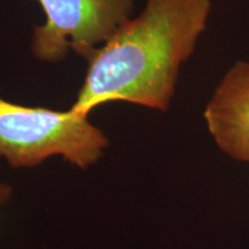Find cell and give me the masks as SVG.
Returning <instances> with one entry per match:
<instances>
[{"instance_id": "1", "label": "cell", "mask_w": 249, "mask_h": 249, "mask_svg": "<svg viewBox=\"0 0 249 249\" xmlns=\"http://www.w3.org/2000/svg\"><path fill=\"white\" fill-rule=\"evenodd\" d=\"M211 0H147L95 51L71 108L83 114L124 102L169 110L182 65L207 29Z\"/></svg>"}, {"instance_id": "2", "label": "cell", "mask_w": 249, "mask_h": 249, "mask_svg": "<svg viewBox=\"0 0 249 249\" xmlns=\"http://www.w3.org/2000/svg\"><path fill=\"white\" fill-rule=\"evenodd\" d=\"M107 147V136L88 114L24 107L0 97V160L13 169H31L60 156L87 170Z\"/></svg>"}, {"instance_id": "3", "label": "cell", "mask_w": 249, "mask_h": 249, "mask_svg": "<svg viewBox=\"0 0 249 249\" xmlns=\"http://www.w3.org/2000/svg\"><path fill=\"white\" fill-rule=\"evenodd\" d=\"M44 23L33 29L31 52L45 62L70 52L88 59L132 18L136 0H37Z\"/></svg>"}, {"instance_id": "4", "label": "cell", "mask_w": 249, "mask_h": 249, "mask_svg": "<svg viewBox=\"0 0 249 249\" xmlns=\"http://www.w3.org/2000/svg\"><path fill=\"white\" fill-rule=\"evenodd\" d=\"M217 147L249 163V61L238 60L218 82L203 113Z\"/></svg>"}, {"instance_id": "5", "label": "cell", "mask_w": 249, "mask_h": 249, "mask_svg": "<svg viewBox=\"0 0 249 249\" xmlns=\"http://www.w3.org/2000/svg\"><path fill=\"white\" fill-rule=\"evenodd\" d=\"M13 197V188L8 183L0 181V208L4 207Z\"/></svg>"}]
</instances>
